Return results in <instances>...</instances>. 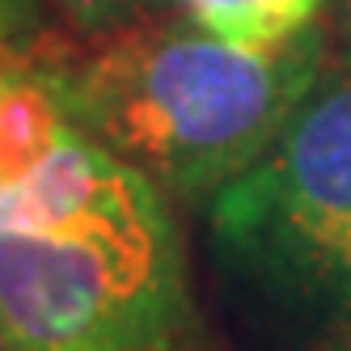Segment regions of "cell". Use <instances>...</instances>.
I'll use <instances>...</instances> for the list:
<instances>
[{
  "mask_svg": "<svg viewBox=\"0 0 351 351\" xmlns=\"http://www.w3.org/2000/svg\"><path fill=\"white\" fill-rule=\"evenodd\" d=\"M85 136L178 199H212L245 173L330 68L326 30L280 47L224 43L195 21L132 17L81 51H47Z\"/></svg>",
  "mask_w": 351,
  "mask_h": 351,
  "instance_id": "1",
  "label": "cell"
},
{
  "mask_svg": "<svg viewBox=\"0 0 351 351\" xmlns=\"http://www.w3.org/2000/svg\"><path fill=\"white\" fill-rule=\"evenodd\" d=\"M0 317L17 351H208L161 186L60 229L0 233Z\"/></svg>",
  "mask_w": 351,
  "mask_h": 351,
  "instance_id": "2",
  "label": "cell"
},
{
  "mask_svg": "<svg viewBox=\"0 0 351 351\" xmlns=\"http://www.w3.org/2000/svg\"><path fill=\"white\" fill-rule=\"evenodd\" d=\"M224 271L351 347V64L326 68L275 144L208 199Z\"/></svg>",
  "mask_w": 351,
  "mask_h": 351,
  "instance_id": "3",
  "label": "cell"
},
{
  "mask_svg": "<svg viewBox=\"0 0 351 351\" xmlns=\"http://www.w3.org/2000/svg\"><path fill=\"white\" fill-rule=\"evenodd\" d=\"M77 128L68 119L51 68L43 60L0 56V182L30 173Z\"/></svg>",
  "mask_w": 351,
  "mask_h": 351,
  "instance_id": "4",
  "label": "cell"
},
{
  "mask_svg": "<svg viewBox=\"0 0 351 351\" xmlns=\"http://www.w3.org/2000/svg\"><path fill=\"white\" fill-rule=\"evenodd\" d=\"M169 5L224 43L280 47L322 26L330 0H169Z\"/></svg>",
  "mask_w": 351,
  "mask_h": 351,
  "instance_id": "5",
  "label": "cell"
},
{
  "mask_svg": "<svg viewBox=\"0 0 351 351\" xmlns=\"http://www.w3.org/2000/svg\"><path fill=\"white\" fill-rule=\"evenodd\" d=\"M144 0H47V17H56L68 38L89 43L102 38L140 13Z\"/></svg>",
  "mask_w": 351,
  "mask_h": 351,
  "instance_id": "6",
  "label": "cell"
},
{
  "mask_svg": "<svg viewBox=\"0 0 351 351\" xmlns=\"http://www.w3.org/2000/svg\"><path fill=\"white\" fill-rule=\"evenodd\" d=\"M0 51L13 60L47 56V0H0Z\"/></svg>",
  "mask_w": 351,
  "mask_h": 351,
  "instance_id": "7",
  "label": "cell"
},
{
  "mask_svg": "<svg viewBox=\"0 0 351 351\" xmlns=\"http://www.w3.org/2000/svg\"><path fill=\"white\" fill-rule=\"evenodd\" d=\"M330 13H335V34H339L343 64H351V0H330Z\"/></svg>",
  "mask_w": 351,
  "mask_h": 351,
  "instance_id": "8",
  "label": "cell"
},
{
  "mask_svg": "<svg viewBox=\"0 0 351 351\" xmlns=\"http://www.w3.org/2000/svg\"><path fill=\"white\" fill-rule=\"evenodd\" d=\"M0 351H17V347H13V335H9V326H5V317H0Z\"/></svg>",
  "mask_w": 351,
  "mask_h": 351,
  "instance_id": "9",
  "label": "cell"
},
{
  "mask_svg": "<svg viewBox=\"0 0 351 351\" xmlns=\"http://www.w3.org/2000/svg\"><path fill=\"white\" fill-rule=\"evenodd\" d=\"M0 56H5V51H0ZM5 60H13V56H5Z\"/></svg>",
  "mask_w": 351,
  "mask_h": 351,
  "instance_id": "10",
  "label": "cell"
}]
</instances>
